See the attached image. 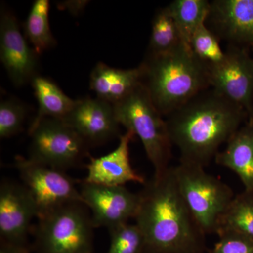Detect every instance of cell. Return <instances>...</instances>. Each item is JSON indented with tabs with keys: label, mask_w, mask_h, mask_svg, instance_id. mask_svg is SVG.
Masks as SVG:
<instances>
[{
	"label": "cell",
	"mask_w": 253,
	"mask_h": 253,
	"mask_svg": "<svg viewBox=\"0 0 253 253\" xmlns=\"http://www.w3.org/2000/svg\"><path fill=\"white\" fill-rule=\"evenodd\" d=\"M134 135L126 131L119 137L117 147L109 154L99 158L90 157L86 166L87 175L84 181L110 186H124L128 182L146 184L144 176L131 167L129 159V144Z\"/></svg>",
	"instance_id": "obj_14"
},
{
	"label": "cell",
	"mask_w": 253,
	"mask_h": 253,
	"mask_svg": "<svg viewBox=\"0 0 253 253\" xmlns=\"http://www.w3.org/2000/svg\"><path fill=\"white\" fill-rule=\"evenodd\" d=\"M226 144L214 157L216 163L235 173L245 191L253 192V121L239 128Z\"/></svg>",
	"instance_id": "obj_17"
},
{
	"label": "cell",
	"mask_w": 253,
	"mask_h": 253,
	"mask_svg": "<svg viewBox=\"0 0 253 253\" xmlns=\"http://www.w3.org/2000/svg\"><path fill=\"white\" fill-rule=\"evenodd\" d=\"M179 192L201 230L217 234L221 218L234 198L229 186L204 170V166L180 161L173 167Z\"/></svg>",
	"instance_id": "obj_5"
},
{
	"label": "cell",
	"mask_w": 253,
	"mask_h": 253,
	"mask_svg": "<svg viewBox=\"0 0 253 253\" xmlns=\"http://www.w3.org/2000/svg\"><path fill=\"white\" fill-rule=\"evenodd\" d=\"M34 200L23 184L4 181L0 186V238L2 242L28 246L33 218Z\"/></svg>",
	"instance_id": "obj_12"
},
{
	"label": "cell",
	"mask_w": 253,
	"mask_h": 253,
	"mask_svg": "<svg viewBox=\"0 0 253 253\" xmlns=\"http://www.w3.org/2000/svg\"><path fill=\"white\" fill-rule=\"evenodd\" d=\"M135 218L142 253H203L205 234L181 197L173 167L154 176L141 193Z\"/></svg>",
	"instance_id": "obj_1"
},
{
	"label": "cell",
	"mask_w": 253,
	"mask_h": 253,
	"mask_svg": "<svg viewBox=\"0 0 253 253\" xmlns=\"http://www.w3.org/2000/svg\"><path fill=\"white\" fill-rule=\"evenodd\" d=\"M141 84L139 67L119 69L99 62L91 71L89 86L97 98L114 105L129 96Z\"/></svg>",
	"instance_id": "obj_16"
},
{
	"label": "cell",
	"mask_w": 253,
	"mask_h": 253,
	"mask_svg": "<svg viewBox=\"0 0 253 253\" xmlns=\"http://www.w3.org/2000/svg\"><path fill=\"white\" fill-rule=\"evenodd\" d=\"M15 161L23 185L34 200L38 219L66 205L84 204L81 191L76 186L77 181L73 180L63 171L30 158L18 156Z\"/></svg>",
	"instance_id": "obj_7"
},
{
	"label": "cell",
	"mask_w": 253,
	"mask_h": 253,
	"mask_svg": "<svg viewBox=\"0 0 253 253\" xmlns=\"http://www.w3.org/2000/svg\"><path fill=\"white\" fill-rule=\"evenodd\" d=\"M174 19L183 41L189 44L195 32L206 21L211 11V3L206 0H175L167 6Z\"/></svg>",
	"instance_id": "obj_19"
},
{
	"label": "cell",
	"mask_w": 253,
	"mask_h": 253,
	"mask_svg": "<svg viewBox=\"0 0 253 253\" xmlns=\"http://www.w3.org/2000/svg\"><path fill=\"white\" fill-rule=\"evenodd\" d=\"M189 46L195 56L208 68L218 64L225 58L226 52L221 49L217 37L206 24L195 32Z\"/></svg>",
	"instance_id": "obj_23"
},
{
	"label": "cell",
	"mask_w": 253,
	"mask_h": 253,
	"mask_svg": "<svg viewBox=\"0 0 253 253\" xmlns=\"http://www.w3.org/2000/svg\"><path fill=\"white\" fill-rule=\"evenodd\" d=\"M84 206L91 211L94 228L110 229L135 218L140 204V195L131 193L124 186H110L80 181Z\"/></svg>",
	"instance_id": "obj_10"
},
{
	"label": "cell",
	"mask_w": 253,
	"mask_h": 253,
	"mask_svg": "<svg viewBox=\"0 0 253 253\" xmlns=\"http://www.w3.org/2000/svg\"><path fill=\"white\" fill-rule=\"evenodd\" d=\"M31 136L30 158L66 172L89 156V145L62 120L44 118Z\"/></svg>",
	"instance_id": "obj_8"
},
{
	"label": "cell",
	"mask_w": 253,
	"mask_h": 253,
	"mask_svg": "<svg viewBox=\"0 0 253 253\" xmlns=\"http://www.w3.org/2000/svg\"><path fill=\"white\" fill-rule=\"evenodd\" d=\"M208 20L227 41L253 44V0H215Z\"/></svg>",
	"instance_id": "obj_15"
},
{
	"label": "cell",
	"mask_w": 253,
	"mask_h": 253,
	"mask_svg": "<svg viewBox=\"0 0 253 253\" xmlns=\"http://www.w3.org/2000/svg\"><path fill=\"white\" fill-rule=\"evenodd\" d=\"M82 205H66L38 219L35 231L37 253H92L94 227Z\"/></svg>",
	"instance_id": "obj_6"
},
{
	"label": "cell",
	"mask_w": 253,
	"mask_h": 253,
	"mask_svg": "<svg viewBox=\"0 0 253 253\" xmlns=\"http://www.w3.org/2000/svg\"><path fill=\"white\" fill-rule=\"evenodd\" d=\"M26 105L14 99L4 100L0 104V137L10 138L22 129L27 116Z\"/></svg>",
	"instance_id": "obj_25"
},
{
	"label": "cell",
	"mask_w": 253,
	"mask_h": 253,
	"mask_svg": "<svg viewBox=\"0 0 253 253\" xmlns=\"http://www.w3.org/2000/svg\"><path fill=\"white\" fill-rule=\"evenodd\" d=\"M246 113L215 91H202L168 116L166 122L180 161L204 166L240 128Z\"/></svg>",
	"instance_id": "obj_2"
},
{
	"label": "cell",
	"mask_w": 253,
	"mask_h": 253,
	"mask_svg": "<svg viewBox=\"0 0 253 253\" xmlns=\"http://www.w3.org/2000/svg\"><path fill=\"white\" fill-rule=\"evenodd\" d=\"M109 230L111 243L107 253H142L144 236L136 224L127 222Z\"/></svg>",
	"instance_id": "obj_24"
},
{
	"label": "cell",
	"mask_w": 253,
	"mask_h": 253,
	"mask_svg": "<svg viewBox=\"0 0 253 253\" xmlns=\"http://www.w3.org/2000/svg\"><path fill=\"white\" fill-rule=\"evenodd\" d=\"M49 9V0H36L25 23V36L38 54L56 44L50 28Z\"/></svg>",
	"instance_id": "obj_20"
},
{
	"label": "cell",
	"mask_w": 253,
	"mask_h": 253,
	"mask_svg": "<svg viewBox=\"0 0 253 253\" xmlns=\"http://www.w3.org/2000/svg\"><path fill=\"white\" fill-rule=\"evenodd\" d=\"M61 120L89 146L104 144L121 136L113 105L97 97L77 99L73 109Z\"/></svg>",
	"instance_id": "obj_13"
},
{
	"label": "cell",
	"mask_w": 253,
	"mask_h": 253,
	"mask_svg": "<svg viewBox=\"0 0 253 253\" xmlns=\"http://www.w3.org/2000/svg\"><path fill=\"white\" fill-rule=\"evenodd\" d=\"M0 253H30V250L28 246H20L1 241Z\"/></svg>",
	"instance_id": "obj_27"
},
{
	"label": "cell",
	"mask_w": 253,
	"mask_h": 253,
	"mask_svg": "<svg viewBox=\"0 0 253 253\" xmlns=\"http://www.w3.org/2000/svg\"><path fill=\"white\" fill-rule=\"evenodd\" d=\"M180 33L167 7L158 10L152 21L149 54H162L182 42Z\"/></svg>",
	"instance_id": "obj_22"
},
{
	"label": "cell",
	"mask_w": 253,
	"mask_h": 253,
	"mask_svg": "<svg viewBox=\"0 0 253 253\" xmlns=\"http://www.w3.org/2000/svg\"><path fill=\"white\" fill-rule=\"evenodd\" d=\"M31 83L39 108L30 126L29 134L44 118L63 119L77 102V100L68 97L59 86L49 78L38 75Z\"/></svg>",
	"instance_id": "obj_18"
},
{
	"label": "cell",
	"mask_w": 253,
	"mask_h": 253,
	"mask_svg": "<svg viewBox=\"0 0 253 253\" xmlns=\"http://www.w3.org/2000/svg\"><path fill=\"white\" fill-rule=\"evenodd\" d=\"M232 231L253 239V192L234 196L222 218L217 233Z\"/></svg>",
	"instance_id": "obj_21"
},
{
	"label": "cell",
	"mask_w": 253,
	"mask_h": 253,
	"mask_svg": "<svg viewBox=\"0 0 253 253\" xmlns=\"http://www.w3.org/2000/svg\"><path fill=\"white\" fill-rule=\"evenodd\" d=\"M219 241L209 253H253V239L239 233L224 231L218 233Z\"/></svg>",
	"instance_id": "obj_26"
},
{
	"label": "cell",
	"mask_w": 253,
	"mask_h": 253,
	"mask_svg": "<svg viewBox=\"0 0 253 253\" xmlns=\"http://www.w3.org/2000/svg\"><path fill=\"white\" fill-rule=\"evenodd\" d=\"M87 1H68L61 3V7L65 9H68L70 12L77 15L81 12Z\"/></svg>",
	"instance_id": "obj_28"
},
{
	"label": "cell",
	"mask_w": 253,
	"mask_h": 253,
	"mask_svg": "<svg viewBox=\"0 0 253 253\" xmlns=\"http://www.w3.org/2000/svg\"><path fill=\"white\" fill-rule=\"evenodd\" d=\"M113 107L119 124L140 139L154 166V175L166 172L169 167L172 142L166 121L142 84Z\"/></svg>",
	"instance_id": "obj_4"
},
{
	"label": "cell",
	"mask_w": 253,
	"mask_h": 253,
	"mask_svg": "<svg viewBox=\"0 0 253 253\" xmlns=\"http://www.w3.org/2000/svg\"><path fill=\"white\" fill-rule=\"evenodd\" d=\"M208 69L213 90L240 106L253 121V60L244 50L231 49L222 61Z\"/></svg>",
	"instance_id": "obj_9"
},
{
	"label": "cell",
	"mask_w": 253,
	"mask_h": 253,
	"mask_svg": "<svg viewBox=\"0 0 253 253\" xmlns=\"http://www.w3.org/2000/svg\"><path fill=\"white\" fill-rule=\"evenodd\" d=\"M0 59L16 86L38 76V54L20 31L17 18L4 8L0 14Z\"/></svg>",
	"instance_id": "obj_11"
},
{
	"label": "cell",
	"mask_w": 253,
	"mask_h": 253,
	"mask_svg": "<svg viewBox=\"0 0 253 253\" xmlns=\"http://www.w3.org/2000/svg\"><path fill=\"white\" fill-rule=\"evenodd\" d=\"M141 84L162 116L173 111L210 86L207 66L182 42L162 54H147L140 66Z\"/></svg>",
	"instance_id": "obj_3"
}]
</instances>
